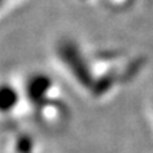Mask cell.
<instances>
[{"label":"cell","mask_w":153,"mask_h":153,"mask_svg":"<svg viewBox=\"0 0 153 153\" xmlns=\"http://www.w3.org/2000/svg\"><path fill=\"white\" fill-rule=\"evenodd\" d=\"M51 61L70 87L90 102H106L133 85L148 58L124 48H97L65 35L54 42Z\"/></svg>","instance_id":"1"},{"label":"cell","mask_w":153,"mask_h":153,"mask_svg":"<svg viewBox=\"0 0 153 153\" xmlns=\"http://www.w3.org/2000/svg\"><path fill=\"white\" fill-rule=\"evenodd\" d=\"M23 94L24 118L46 129L67 125L71 109L55 76L46 71H31L19 79Z\"/></svg>","instance_id":"2"},{"label":"cell","mask_w":153,"mask_h":153,"mask_svg":"<svg viewBox=\"0 0 153 153\" xmlns=\"http://www.w3.org/2000/svg\"><path fill=\"white\" fill-rule=\"evenodd\" d=\"M24 118V103L19 79L0 81V120L16 122Z\"/></svg>","instance_id":"3"},{"label":"cell","mask_w":153,"mask_h":153,"mask_svg":"<svg viewBox=\"0 0 153 153\" xmlns=\"http://www.w3.org/2000/svg\"><path fill=\"white\" fill-rule=\"evenodd\" d=\"M82 3L87 4H95L105 8L108 11H114V12H121V11L129 10L133 5L134 0H79Z\"/></svg>","instance_id":"4"},{"label":"cell","mask_w":153,"mask_h":153,"mask_svg":"<svg viewBox=\"0 0 153 153\" xmlns=\"http://www.w3.org/2000/svg\"><path fill=\"white\" fill-rule=\"evenodd\" d=\"M20 0H0V20L7 16L13 8L18 5Z\"/></svg>","instance_id":"5"},{"label":"cell","mask_w":153,"mask_h":153,"mask_svg":"<svg viewBox=\"0 0 153 153\" xmlns=\"http://www.w3.org/2000/svg\"><path fill=\"white\" fill-rule=\"evenodd\" d=\"M148 117L151 120V125H152V129H153V97L149 101V105H148Z\"/></svg>","instance_id":"6"}]
</instances>
